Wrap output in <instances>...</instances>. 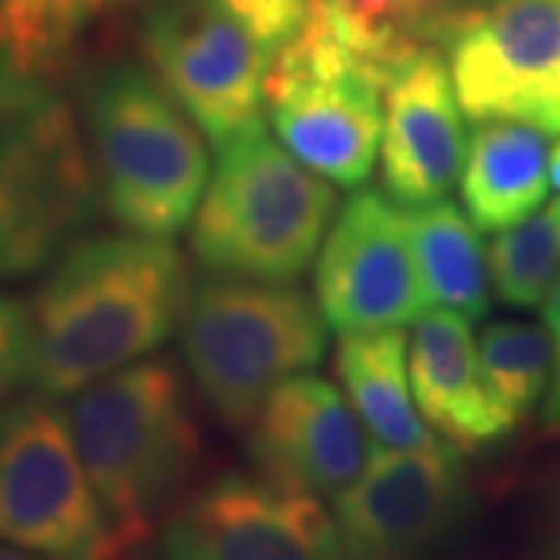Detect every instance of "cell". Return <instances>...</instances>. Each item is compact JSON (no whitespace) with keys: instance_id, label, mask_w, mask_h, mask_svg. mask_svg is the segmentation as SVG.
<instances>
[{"instance_id":"1","label":"cell","mask_w":560,"mask_h":560,"mask_svg":"<svg viewBox=\"0 0 560 560\" xmlns=\"http://www.w3.org/2000/svg\"><path fill=\"white\" fill-rule=\"evenodd\" d=\"M190 268L168 237L97 234L72 241L25 302V386L69 399L143 355L180 327Z\"/></svg>"},{"instance_id":"2","label":"cell","mask_w":560,"mask_h":560,"mask_svg":"<svg viewBox=\"0 0 560 560\" xmlns=\"http://www.w3.org/2000/svg\"><path fill=\"white\" fill-rule=\"evenodd\" d=\"M66 418L125 555L160 526L200 467V430L178 368L135 361L72 396Z\"/></svg>"},{"instance_id":"3","label":"cell","mask_w":560,"mask_h":560,"mask_svg":"<svg viewBox=\"0 0 560 560\" xmlns=\"http://www.w3.org/2000/svg\"><path fill=\"white\" fill-rule=\"evenodd\" d=\"M97 194L113 221L147 237L184 231L209 187L200 125L135 62L97 69L81 97Z\"/></svg>"},{"instance_id":"4","label":"cell","mask_w":560,"mask_h":560,"mask_svg":"<svg viewBox=\"0 0 560 560\" xmlns=\"http://www.w3.org/2000/svg\"><path fill=\"white\" fill-rule=\"evenodd\" d=\"M337 190L256 119L219 143L194 215V256L215 278L290 283L318 259Z\"/></svg>"},{"instance_id":"5","label":"cell","mask_w":560,"mask_h":560,"mask_svg":"<svg viewBox=\"0 0 560 560\" xmlns=\"http://www.w3.org/2000/svg\"><path fill=\"white\" fill-rule=\"evenodd\" d=\"M396 72L361 40L334 0H312L296 35L275 50L265 103L278 140L337 187L371 178L383 97Z\"/></svg>"},{"instance_id":"6","label":"cell","mask_w":560,"mask_h":560,"mask_svg":"<svg viewBox=\"0 0 560 560\" xmlns=\"http://www.w3.org/2000/svg\"><path fill=\"white\" fill-rule=\"evenodd\" d=\"M97 200L69 103L50 81L0 57V280L50 265L94 219Z\"/></svg>"},{"instance_id":"7","label":"cell","mask_w":560,"mask_h":560,"mask_svg":"<svg viewBox=\"0 0 560 560\" xmlns=\"http://www.w3.org/2000/svg\"><path fill=\"white\" fill-rule=\"evenodd\" d=\"M180 346L212 411L243 433L275 386L318 368L327 320L318 300L290 283L212 278L194 287Z\"/></svg>"},{"instance_id":"8","label":"cell","mask_w":560,"mask_h":560,"mask_svg":"<svg viewBox=\"0 0 560 560\" xmlns=\"http://www.w3.org/2000/svg\"><path fill=\"white\" fill-rule=\"evenodd\" d=\"M54 399L0 408V541L50 560H116L119 539Z\"/></svg>"},{"instance_id":"9","label":"cell","mask_w":560,"mask_h":560,"mask_svg":"<svg viewBox=\"0 0 560 560\" xmlns=\"http://www.w3.org/2000/svg\"><path fill=\"white\" fill-rule=\"evenodd\" d=\"M153 75L215 147L261 119L275 47L215 0H160L140 25Z\"/></svg>"},{"instance_id":"10","label":"cell","mask_w":560,"mask_h":560,"mask_svg":"<svg viewBox=\"0 0 560 560\" xmlns=\"http://www.w3.org/2000/svg\"><path fill=\"white\" fill-rule=\"evenodd\" d=\"M160 560H349L318 495L221 474L162 517Z\"/></svg>"},{"instance_id":"11","label":"cell","mask_w":560,"mask_h":560,"mask_svg":"<svg viewBox=\"0 0 560 560\" xmlns=\"http://www.w3.org/2000/svg\"><path fill=\"white\" fill-rule=\"evenodd\" d=\"M470 504L460 448L433 452L374 445L368 467L334 495L349 560H411L458 529Z\"/></svg>"},{"instance_id":"12","label":"cell","mask_w":560,"mask_h":560,"mask_svg":"<svg viewBox=\"0 0 560 560\" xmlns=\"http://www.w3.org/2000/svg\"><path fill=\"white\" fill-rule=\"evenodd\" d=\"M315 300L340 334L405 327L423 315L427 293L399 202L377 190L346 200L320 243Z\"/></svg>"},{"instance_id":"13","label":"cell","mask_w":560,"mask_h":560,"mask_svg":"<svg viewBox=\"0 0 560 560\" xmlns=\"http://www.w3.org/2000/svg\"><path fill=\"white\" fill-rule=\"evenodd\" d=\"M371 452L340 386L308 371L275 386L249 427L256 474L287 492L340 495L359 480Z\"/></svg>"},{"instance_id":"14","label":"cell","mask_w":560,"mask_h":560,"mask_svg":"<svg viewBox=\"0 0 560 560\" xmlns=\"http://www.w3.org/2000/svg\"><path fill=\"white\" fill-rule=\"evenodd\" d=\"M442 50L467 119H521L560 57V0L470 7L448 28Z\"/></svg>"},{"instance_id":"15","label":"cell","mask_w":560,"mask_h":560,"mask_svg":"<svg viewBox=\"0 0 560 560\" xmlns=\"http://www.w3.org/2000/svg\"><path fill=\"white\" fill-rule=\"evenodd\" d=\"M464 109L442 47L430 44L389 81L383 97L381 168L399 206L442 200L467 156Z\"/></svg>"},{"instance_id":"16","label":"cell","mask_w":560,"mask_h":560,"mask_svg":"<svg viewBox=\"0 0 560 560\" xmlns=\"http://www.w3.org/2000/svg\"><path fill=\"white\" fill-rule=\"evenodd\" d=\"M408 368L420 415L460 452H477L514 430L482 381L467 315L455 308L423 312L411 330Z\"/></svg>"},{"instance_id":"17","label":"cell","mask_w":560,"mask_h":560,"mask_svg":"<svg viewBox=\"0 0 560 560\" xmlns=\"http://www.w3.org/2000/svg\"><path fill=\"white\" fill-rule=\"evenodd\" d=\"M460 168L464 212L480 231H508L533 215L548 197V131L523 119L474 121Z\"/></svg>"},{"instance_id":"18","label":"cell","mask_w":560,"mask_h":560,"mask_svg":"<svg viewBox=\"0 0 560 560\" xmlns=\"http://www.w3.org/2000/svg\"><path fill=\"white\" fill-rule=\"evenodd\" d=\"M334 368L374 445L399 452H433L445 445L415 401L401 327L340 334Z\"/></svg>"},{"instance_id":"19","label":"cell","mask_w":560,"mask_h":560,"mask_svg":"<svg viewBox=\"0 0 560 560\" xmlns=\"http://www.w3.org/2000/svg\"><path fill=\"white\" fill-rule=\"evenodd\" d=\"M408 231L415 243L427 305L455 308L467 318H482L489 308V253L480 228L445 197L408 206Z\"/></svg>"},{"instance_id":"20","label":"cell","mask_w":560,"mask_h":560,"mask_svg":"<svg viewBox=\"0 0 560 560\" xmlns=\"http://www.w3.org/2000/svg\"><path fill=\"white\" fill-rule=\"evenodd\" d=\"M138 0H0V57L54 79L101 22Z\"/></svg>"},{"instance_id":"21","label":"cell","mask_w":560,"mask_h":560,"mask_svg":"<svg viewBox=\"0 0 560 560\" xmlns=\"http://www.w3.org/2000/svg\"><path fill=\"white\" fill-rule=\"evenodd\" d=\"M560 275V197L541 202L489 246L492 290L511 308H541Z\"/></svg>"},{"instance_id":"22","label":"cell","mask_w":560,"mask_h":560,"mask_svg":"<svg viewBox=\"0 0 560 560\" xmlns=\"http://www.w3.org/2000/svg\"><path fill=\"white\" fill-rule=\"evenodd\" d=\"M482 381L514 427L551 383V337L539 324L495 320L480 334Z\"/></svg>"},{"instance_id":"23","label":"cell","mask_w":560,"mask_h":560,"mask_svg":"<svg viewBox=\"0 0 560 560\" xmlns=\"http://www.w3.org/2000/svg\"><path fill=\"white\" fill-rule=\"evenodd\" d=\"M334 3L368 38L399 57H415L423 47H430V40L420 35L415 22L411 0H334Z\"/></svg>"},{"instance_id":"24","label":"cell","mask_w":560,"mask_h":560,"mask_svg":"<svg viewBox=\"0 0 560 560\" xmlns=\"http://www.w3.org/2000/svg\"><path fill=\"white\" fill-rule=\"evenodd\" d=\"M215 3L234 13L256 38L278 50L283 40L296 35L312 0H215Z\"/></svg>"},{"instance_id":"25","label":"cell","mask_w":560,"mask_h":560,"mask_svg":"<svg viewBox=\"0 0 560 560\" xmlns=\"http://www.w3.org/2000/svg\"><path fill=\"white\" fill-rule=\"evenodd\" d=\"M25 349H28V318L25 302L0 293V401L16 383L25 381Z\"/></svg>"},{"instance_id":"26","label":"cell","mask_w":560,"mask_h":560,"mask_svg":"<svg viewBox=\"0 0 560 560\" xmlns=\"http://www.w3.org/2000/svg\"><path fill=\"white\" fill-rule=\"evenodd\" d=\"M541 312H545L548 337H551V383L545 396V427H560V275L548 300L541 302Z\"/></svg>"},{"instance_id":"27","label":"cell","mask_w":560,"mask_h":560,"mask_svg":"<svg viewBox=\"0 0 560 560\" xmlns=\"http://www.w3.org/2000/svg\"><path fill=\"white\" fill-rule=\"evenodd\" d=\"M470 10V0H411V13L418 22L420 35L442 47L448 28Z\"/></svg>"},{"instance_id":"28","label":"cell","mask_w":560,"mask_h":560,"mask_svg":"<svg viewBox=\"0 0 560 560\" xmlns=\"http://www.w3.org/2000/svg\"><path fill=\"white\" fill-rule=\"evenodd\" d=\"M521 119L539 125L548 135H560V57L555 69L548 72V79L541 81L536 94L526 101Z\"/></svg>"},{"instance_id":"29","label":"cell","mask_w":560,"mask_h":560,"mask_svg":"<svg viewBox=\"0 0 560 560\" xmlns=\"http://www.w3.org/2000/svg\"><path fill=\"white\" fill-rule=\"evenodd\" d=\"M548 558L560 560V511H558V521H555V529H551V545H548Z\"/></svg>"},{"instance_id":"30","label":"cell","mask_w":560,"mask_h":560,"mask_svg":"<svg viewBox=\"0 0 560 560\" xmlns=\"http://www.w3.org/2000/svg\"><path fill=\"white\" fill-rule=\"evenodd\" d=\"M551 184L560 190V143L551 150Z\"/></svg>"},{"instance_id":"31","label":"cell","mask_w":560,"mask_h":560,"mask_svg":"<svg viewBox=\"0 0 560 560\" xmlns=\"http://www.w3.org/2000/svg\"><path fill=\"white\" fill-rule=\"evenodd\" d=\"M0 560H50V558H32V555L13 551V548H0Z\"/></svg>"},{"instance_id":"32","label":"cell","mask_w":560,"mask_h":560,"mask_svg":"<svg viewBox=\"0 0 560 560\" xmlns=\"http://www.w3.org/2000/svg\"><path fill=\"white\" fill-rule=\"evenodd\" d=\"M486 3H495V0H486Z\"/></svg>"}]
</instances>
